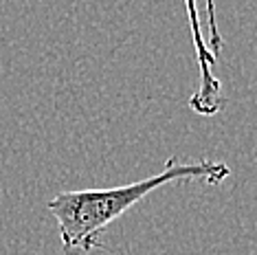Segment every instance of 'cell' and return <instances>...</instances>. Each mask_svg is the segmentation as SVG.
<instances>
[{
  "label": "cell",
  "instance_id": "6da1fadb",
  "mask_svg": "<svg viewBox=\"0 0 257 255\" xmlns=\"http://www.w3.org/2000/svg\"><path fill=\"white\" fill-rule=\"evenodd\" d=\"M229 174L231 167L218 161L202 159L196 163H180L176 156H169L163 172L150 178L121 185V187L62 191L46 202V209L57 220L64 253L86 255L101 246V233L114 220L127 213L154 189L183 181L220 185L229 178Z\"/></svg>",
  "mask_w": 257,
  "mask_h": 255
},
{
  "label": "cell",
  "instance_id": "7a4b0ae2",
  "mask_svg": "<svg viewBox=\"0 0 257 255\" xmlns=\"http://www.w3.org/2000/svg\"><path fill=\"white\" fill-rule=\"evenodd\" d=\"M185 7H187V16H189L191 40H194V46H196L198 66H200V86H198L196 95L189 99V108L194 110V112L202 114V117H211V114L220 112L226 103L224 95H222V84L213 73V66H215V62H218V57L204 44L196 0H185Z\"/></svg>",
  "mask_w": 257,
  "mask_h": 255
}]
</instances>
